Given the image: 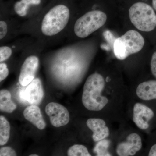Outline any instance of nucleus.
Here are the masks:
<instances>
[{"label":"nucleus","mask_w":156,"mask_h":156,"mask_svg":"<svg viewBox=\"0 0 156 156\" xmlns=\"http://www.w3.org/2000/svg\"><path fill=\"white\" fill-rule=\"evenodd\" d=\"M152 5L154 9L156 11V0H152Z\"/></svg>","instance_id":"obj_27"},{"label":"nucleus","mask_w":156,"mask_h":156,"mask_svg":"<svg viewBox=\"0 0 156 156\" xmlns=\"http://www.w3.org/2000/svg\"><path fill=\"white\" fill-rule=\"evenodd\" d=\"M27 99L31 105L40 104L44 98V92L41 80L34 79L26 88Z\"/></svg>","instance_id":"obj_10"},{"label":"nucleus","mask_w":156,"mask_h":156,"mask_svg":"<svg viewBox=\"0 0 156 156\" xmlns=\"http://www.w3.org/2000/svg\"><path fill=\"white\" fill-rule=\"evenodd\" d=\"M69 9L64 5L52 8L45 15L41 26L42 33L47 36H52L64 29L69 20Z\"/></svg>","instance_id":"obj_3"},{"label":"nucleus","mask_w":156,"mask_h":156,"mask_svg":"<svg viewBox=\"0 0 156 156\" xmlns=\"http://www.w3.org/2000/svg\"><path fill=\"white\" fill-rule=\"evenodd\" d=\"M25 89H20L17 94V98L20 102L23 104H27L28 102L27 99Z\"/></svg>","instance_id":"obj_22"},{"label":"nucleus","mask_w":156,"mask_h":156,"mask_svg":"<svg viewBox=\"0 0 156 156\" xmlns=\"http://www.w3.org/2000/svg\"><path fill=\"white\" fill-rule=\"evenodd\" d=\"M10 124L3 116H0V145L5 144L10 137Z\"/></svg>","instance_id":"obj_15"},{"label":"nucleus","mask_w":156,"mask_h":156,"mask_svg":"<svg viewBox=\"0 0 156 156\" xmlns=\"http://www.w3.org/2000/svg\"><path fill=\"white\" fill-rule=\"evenodd\" d=\"M106 20V14L102 11H89L76 21L74 25L75 34L79 37H87L102 27Z\"/></svg>","instance_id":"obj_5"},{"label":"nucleus","mask_w":156,"mask_h":156,"mask_svg":"<svg viewBox=\"0 0 156 156\" xmlns=\"http://www.w3.org/2000/svg\"><path fill=\"white\" fill-rule=\"evenodd\" d=\"M105 86L104 79L99 74H92L87 78L82 98L83 105L87 109L99 111L108 103V98L101 95Z\"/></svg>","instance_id":"obj_1"},{"label":"nucleus","mask_w":156,"mask_h":156,"mask_svg":"<svg viewBox=\"0 0 156 156\" xmlns=\"http://www.w3.org/2000/svg\"><path fill=\"white\" fill-rule=\"evenodd\" d=\"M87 125L93 132L92 139L95 142L105 139L109 135V130L103 120L100 119H89Z\"/></svg>","instance_id":"obj_11"},{"label":"nucleus","mask_w":156,"mask_h":156,"mask_svg":"<svg viewBox=\"0 0 156 156\" xmlns=\"http://www.w3.org/2000/svg\"><path fill=\"white\" fill-rule=\"evenodd\" d=\"M154 116L153 111L149 108L140 103L134 105L133 109V122L141 130L149 128L148 122Z\"/></svg>","instance_id":"obj_9"},{"label":"nucleus","mask_w":156,"mask_h":156,"mask_svg":"<svg viewBox=\"0 0 156 156\" xmlns=\"http://www.w3.org/2000/svg\"><path fill=\"white\" fill-rule=\"evenodd\" d=\"M17 108V105L11 100V93L5 89L0 91V110L11 113Z\"/></svg>","instance_id":"obj_14"},{"label":"nucleus","mask_w":156,"mask_h":156,"mask_svg":"<svg viewBox=\"0 0 156 156\" xmlns=\"http://www.w3.org/2000/svg\"><path fill=\"white\" fill-rule=\"evenodd\" d=\"M109 141L106 140L99 141L94 149V152L97 156H111L107 152L108 148L109 145Z\"/></svg>","instance_id":"obj_18"},{"label":"nucleus","mask_w":156,"mask_h":156,"mask_svg":"<svg viewBox=\"0 0 156 156\" xmlns=\"http://www.w3.org/2000/svg\"><path fill=\"white\" fill-rule=\"evenodd\" d=\"M34 5H39L41 4V0H33Z\"/></svg>","instance_id":"obj_26"},{"label":"nucleus","mask_w":156,"mask_h":156,"mask_svg":"<svg viewBox=\"0 0 156 156\" xmlns=\"http://www.w3.org/2000/svg\"><path fill=\"white\" fill-rule=\"evenodd\" d=\"M31 5H34L33 0H21L15 4L14 10L18 15L23 17L27 14V9Z\"/></svg>","instance_id":"obj_17"},{"label":"nucleus","mask_w":156,"mask_h":156,"mask_svg":"<svg viewBox=\"0 0 156 156\" xmlns=\"http://www.w3.org/2000/svg\"><path fill=\"white\" fill-rule=\"evenodd\" d=\"M12 50L9 47L4 46L0 48V62H3L10 58L12 54Z\"/></svg>","instance_id":"obj_19"},{"label":"nucleus","mask_w":156,"mask_h":156,"mask_svg":"<svg viewBox=\"0 0 156 156\" xmlns=\"http://www.w3.org/2000/svg\"><path fill=\"white\" fill-rule=\"evenodd\" d=\"M45 112L50 118V123L54 127L59 128L69 122V112L66 108L60 104L56 102L48 104Z\"/></svg>","instance_id":"obj_6"},{"label":"nucleus","mask_w":156,"mask_h":156,"mask_svg":"<svg viewBox=\"0 0 156 156\" xmlns=\"http://www.w3.org/2000/svg\"><path fill=\"white\" fill-rule=\"evenodd\" d=\"M142 147L140 136L136 133L129 134L127 140L119 144L116 148V153L120 156H134Z\"/></svg>","instance_id":"obj_8"},{"label":"nucleus","mask_w":156,"mask_h":156,"mask_svg":"<svg viewBox=\"0 0 156 156\" xmlns=\"http://www.w3.org/2000/svg\"><path fill=\"white\" fill-rule=\"evenodd\" d=\"M148 156H156V144H155L151 148Z\"/></svg>","instance_id":"obj_25"},{"label":"nucleus","mask_w":156,"mask_h":156,"mask_svg":"<svg viewBox=\"0 0 156 156\" xmlns=\"http://www.w3.org/2000/svg\"><path fill=\"white\" fill-rule=\"evenodd\" d=\"M1 156H17L16 152L13 149L9 147H1L0 149Z\"/></svg>","instance_id":"obj_20"},{"label":"nucleus","mask_w":156,"mask_h":156,"mask_svg":"<svg viewBox=\"0 0 156 156\" xmlns=\"http://www.w3.org/2000/svg\"><path fill=\"white\" fill-rule=\"evenodd\" d=\"M69 156H91L87 147L81 144H75L69 149L67 151Z\"/></svg>","instance_id":"obj_16"},{"label":"nucleus","mask_w":156,"mask_h":156,"mask_svg":"<svg viewBox=\"0 0 156 156\" xmlns=\"http://www.w3.org/2000/svg\"><path fill=\"white\" fill-rule=\"evenodd\" d=\"M144 43V38L139 32L129 30L115 39L113 44L114 53L118 59L124 60L142 50Z\"/></svg>","instance_id":"obj_2"},{"label":"nucleus","mask_w":156,"mask_h":156,"mask_svg":"<svg viewBox=\"0 0 156 156\" xmlns=\"http://www.w3.org/2000/svg\"><path fill=\"white\" fill-rule=\"evenodd\" d=\"M136 94L142 100L156 99V81H148L139 84L136 88Z\"/></svg>","instance_id":"obj_13"},{"label":"nucleus","mask_w":156,"mask_h":156,"mask_svg":"<svg viewBox=\"0 0 156 156\" xmlns=\"http://www.w3.org/2000/svg\"><path fill=\"white\" fill-rule=\"evenodd\" d=\"M38 155L37 154H32L30 155V156H38Z\"/></svg>","instance_id":"obj_28"},{"label":"nucleus","mask_w":156,"mask_h":156,"mask_svg":"<svg viewBox=\"0 0 156 156\" xmlns=\"http://www.w3.org/2000/svg\"><path fill=\"white\" fill-rule=\"evenodd\" d=\"M23 116L39 130H43L46 123L43 118L41 109L37 105L27 106L23 112Z\"/></svg>","instance_id":"obj_12"},{"label":"nucleus","mask_w":156,"mask_h":156,"mask_svg":"<svg viewBox=\"0 0 156 156\" xmlns=\"http://www.w3.org/2000/svg\"><path fill=\"white\" fill-rule=\"evenodd\" d=\"M38 66L39 59L36 56H30L25 59L20 73L19 82L20 85L26 87L33 80Z\"/></svg>","instance_id":"obj_7"},{"label":"nucleus","mask_w":156,"mask_h":156,"mask_svg":"<svg viewBox=\"0 0 156 156\" xmlns=\"http://www.w3.org/2000/svg\"><path fill=\"white\" fill-rule=\"evenodd\" d=\"M151 69L152 73L156 78V51L153 54L151 62Z\"/></svg>","instance_id":"obj_24"},{"label":"nucleus","mask_w":156,"mask_h":156,"mask_svg":"<svg viewBox=\"0 0 156 156\" xmlns=\"http://www.w3.org/2000/svg\"><path fill=\"white\" fill-rule=\"evenodd\" d=\"M129 16L136 28L144 32H150L156 27V14L151 6L139 2L134 4L129 10Z\"/></svg>","instance_id":"obj_4"},{"label":"nucleus","mask_w":156,"mask_h":156,"mask_svg":"<svg viewBox=\"0 0 156 156\" xmlns=\"http://www.w3.org/2000/svg\"><path fill=\"white\" fill-rule=\"evenodd\" d=\"M9 74V70L7 65L5 63L0 64V81L2 82L5 79Z\"/></svg>","instance_id":"obj_21"},{"label":"nucleus","mask_w":156,"mask_h":156,"mask_svg":"<svg viewBox=\"0 0 156 156\" xmlns=\"http://www.w3.org/2000/svg\"><path fill=\"white\" fill-rule=\"evenodd\" d=\"M8 31V27L5 22L4 21H0V39L5 37Z\"/></svg>","instance_id":"obj_23"}]
</instances>
